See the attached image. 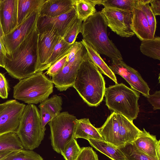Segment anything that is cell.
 Segmentation results:
<instances>
[{
    "instance_id": "cell-1",
    "label": "cell",
    "mask_w": 160,
    "mask_h": 160,
    "mask_svg": "<svg viewBox=\"0 0 160 160\" xmlns=\"http://www.w3.org/2000/svg\"><path fill=\"white\" fill-rule=\"evenodd\" d=\"M38 33L36 28L9 54H6L4 68L19 80L35 73L38 62Z\"/></svg>"
},
{
    "instance_id": "cell-2",
    "label": "cell",
    "mask_w": 160,
    "mask_h": 160,
    "mask_svg": "<svg viewBox=\"0 0 160 160\" xmlns=\"http://www.w3.org/2000/svg\"><path fill=\"white\" fill-rule=\"evenodd\" d=\"M73 87L89 106L97 107L103 100L106 88L104 78L87 52L80 65Z\"/></svg>"
},
{
    "instance_id": "cell-3",
    "label": "cell",
    "mask_w": 160,
    "mask_h": 160,
    "mask_svg": "<svg viewBox=\"0 0 160 160\" xmlns=\"http://www.w3.org/2000/svg\"><path fill=\"white\" fill-rule=\"evenodd\" d=\"M107 22L101 11L97 12L82 23L83 39L99 53L112 60H122L120 52L108 37Z\"/></svg>"
},
{
    "instance_id": "cell-4",
    "label": "cell",
    "mask_w": 160,
    "mask_h": 160,
    "mask_svg": "<svg viewBox=\"0 0 160 160\" xmlns=\"http://www.w3.org/2000/svg\"><path fill=\"white\" fill-rule=\"evenodd\" d=\"M104 96L106 105L109 110L132 122L137 118L139 112L138 92L123 83H118L106 88Z\"/></svg>"
},
{
    "instance_id": "cell-5",
    "label": "cell",
    "mask_w": 160,
    "mask_h": 160,
    "mask_svg": "<svg viewBox=\"0 0 160 160\" xmlns=\"http://www.w3.org/2000/svg\"><path fill=\"white\" fill-rule=\"evenodd\" d=\"M97 129L104 141L117 147L132 142L141 131L132 121L114 112Z\"/></svg>"
},
{
    "instance_id": "cell-6",
    "label": "cell",
    "mask_w": 160,
    "mask_h": 160,
    "mask_svg": "<svg viewBox=\"0 0 160 160\" xmlns=\"http://www.w3.org/2000/svg\"><path fill=\"white\" fill-rule=\"evenodd\" d=\"M53 84L42 72L22 79L13 87V98L28 104H38L48 98Z\"/></svg>"
},
{
    "instance_id": "cell-7",
    "label": "cell",
    "mask_w": 160,
    "mask_h": 160,
    "mask_svg": "<svg viewBox=\"0 0 160 160\" xmlns=\"http://www.w3.org/2000/svg\"><path fill=\"white\" fill-rule=\"evenodd\" d=\"M24 149L32 150L38 148L43 140L39 111L34 104L26 105L16 132Z\"/></svg>"
},
{
    "instance_id": "cell-8",
    "label": "cell",
    "mask_w": 160,
    "mask_h": 160,
    "mask_svg": "<svg viewBox=\"0 0 160 160\" xmlns=\"http://www.w3.org/2000/svg\"><path fill=\"white\" fill-rule=\"evenodd\" d=\"M77 119L68 112H63L48 122L51 145L57 153H61L65 146L74 138Z\"/></svg>"
},
{
    "instance_id": "cell-9",
    "label": "cell",
    "mask_w": 160,
    "mask_h": 160,
    "mask_svg": "<svg viewBox=\"0 0 160 160\" xmlns=\"http://www.w3.org/2000/svg\"><path fill=\"white\" fill-rule=\"evenodd\" d=\"M108 26L119 36L131 37L135 34L131 28L132 12L104 7L101 11Z\"/></svg>"
},
{
    "instance_id": "cell-10",
    "label": "cell",
    "mask_w": 160,
    "mask_h": 160,
    "mask_svg": "<svg viewBox=\"0 0 160 160\" xmlns=\"http://www.w3.org/2000/svg\"><path fill=\"white\" fill-rule=\"evenodd\" d=\"M39 10L32 12L24 21L3 36V44L7 54H9L14 51L36 28Z\"/></svg>"
},
{
    "instance_id": "cell-11",
    "label": "cell",
    "mask_w": 160,
    "mask_h": 160,
    "mask_svg": "<svg viewBox=\"0 0 160 160\" xmlns=\"http://www.w3.org/2000/svg\"><path fill=\"white\" fill-rule=\"evenodd\" d=\"M84 46L67 62L62 69L52 77L51 81L60 91H66L73 87L78 71L83 58L87 53Z\"/></svg>"
},
{
    "instance_id": "cell-12",
    "label": "cell",
    "mask_w": 160,
    "mask_h": 160,
    "mask_svg": "<svg viewBox=\"0 0 160 160\" xmlns=\"http://www.w3.org/2000/svg\"><path fill=\"white\" fill-rule=\"evenodd\" d=\"M109 66L112 72L122 77L133 90L147 97L150 94V88L140 74L134 68L127 65L123 60H112Z\"/></svg>"
},
{
    "instance_id": "cell-13",
    "label": "cell",
    "mask_w": 160,
    "mask_h": 160,
    "mask_svg": "<svg viewBox=\"0 0 160 160\" xmlns=\"http://www.w3.org/2000/svg\"><path fill=\"white\" fill-rule=\"evenodd\" d=\"M25 106L15 99L8 100L5 107L0 112V136L16 132Z\"/></svg>"
},
{
    "instance_id": "cell-14",
    "label": "cell",
    "mask_w": 160,
    "mask_h": 160,
    "mask_svg": "<svg viewBox=\"0 0 160 160\" xmlns=\"http://www.w3.org/2000/svg\"><path fill=\"white\" fill-rule=\"evenodd\" d=\"M76 16L74 7L68 12L55 17L39 16L36 25L37 32L39 33L54 30L63 38L69 26Z\"/></svg>"
},
{
    "instance_id": "cell-15",
    "label": "cell",
    "mask_w": 160,
    "mask_h": 160,
    "mask_svg": "<svg viewBox=\"0 0 160 160\" xmlns=\"http://www.w3.org/2000/svg\"><path fill=\"white\" fill-rule=\"evenodd\" d=\"M62 38L54 30L38 33V62L35 73L45 64L55 46Z\"/></svg>"
},
{
    "instance_id": "cell-16",
    "label": "cell",
    "mask_w": 160,
    "mask_h": 160,
    "mask_svg": "<svg viewBox=\"0 0 160 160\" xmlns=\"http://www.w3.org/2000/svg\"><path fill=\"white\" fill-rule=\"evenodd\" d=\"M141 151L153 160H160V140L143 128L138 137L132 142Z\"/></svg>"
},
{
    "instance_id": "cell-17",
    "label": "cell",
    "mask_w": 160,
    "mask_h": 160,
    "mask_svg": "<svg viewBox=\"0 0 160 160\" xmlns=\"http://www.w3.org/2000/svg\"><path fill=\"white\" fill-rule=\"evenodd\" d=\"M0 20L4 35L18 26V0H1Z\"/></svg>"
},
{
    "instance_id": "cell-18",
    "label": "cell",
    "mask_w": 160,
    "mask_h": 160,
    "mask_svg": "<svg viewBox=\"0 0 160 160\" xmlns=\"http://www.w3.org/2000/svg\"><path fill=\"white\" fill-rule=\"evenodd\" d=\"M131 28L141 41L152 39L149 24L144 12L135 4L132 12Z\"/></svg>"
},
{
    "instance_id": "cell-19",
    "label": "cell",
    "mask_w": 160,
    "mask_h": 160,
    "mask_svg": "<svg viewBox=\"0 0 160 160\" xmlns=\"http://www.w3.org/2000/svg\"><path fill=\"white\" fill-rule=\"evenodd\" d=\"M74 7V0H45L39 10V16L55 17L68 12Z\"/></svg>"
},
{
    "instance_id": "cell-20",
    "label": "cell",
    "mask_w": 160,
    "mask_h": 160,
    "mask_svg": "<svg viewBox=\"0 0 160 160\" xmlns=\"http://www.w3.org/2000/svg\"><path fill=\"white\" fill-rule=\"evenodd\" d=\"M74 138L103 140L97 128L91 124L88 118L77 119Z\"/></svg>"
},
{
    "instance_id": "cell-21",
    "label": "cell",
    "mask_w": 160,
    "mask_h": 160,
    "mask_svg": "<svg viewBox=\"0 0 160 160\" xmlns=\"http://www.w3.org/2000/svg\"><path fill=\"white\" fill-rule=\"evenodd\" d=\"M81 42L86 48L90 58L101 73L108 76L116 83H118L115 74L102 59L100 54L83 39Z\"/></svg>"
},
{
    "instance_id": "cell-22",
    "label": "cell",
    "mask_w": 160,
    "mask_h": 160,
    "mask_svg": "<svg viewBox=\"0 0 160 160\" xmlns=\"http://www.w3.org/2000/svg\"><path fill=\"white\" fill-rule=\"evenodd\" d=\"M88 140L92 146L112 160H126L123 153L117 147L103 140Z\"/></svg>"
},
{
    "instance_id": "cell-23",
    "label": "cell",
    "mask_w": 160,
    "mask_h": 160,
    "mask_svg": "<svg viewBox=\"0 0 160 160\" xmlns=\"http://www.w3.org/2000/svg\"><path fill=\"white\" fill-rule=\"evenodd\" d=\"M45 0H18V25L34 11L38 10Z\"/></svg>"
},
{
    "instance_id": "cell-24",
    "label": "cell",
    "mask_w": 160,
    "mask_h": 160,
    "mask_svg": "<svg viewBox=\"0 0 160 160\" xmlns=\"http://www.w3.org/2000/svg\"><path fill=\"white\" fill-rule=\"evenodd\" d=\"M73 44L68 43L62 38L55 46L51 55L47 62L38 70L37 72H43L47 70L55 62L68 53Z\"/></svg>"
},
{
    "instance_id": "cell-25",
    "label": "cell",
    "mask_w": 160,
    "mask_h": 160,
    "mask_svg": "<svg viewBox=\"0 0 160 160\" xmlns=\"http://www.w3.org/2000/svg\"><path fill=\"white\" fill-rule=\"evenodd\" d=\"M74 3L77 16L82 22L97 12L92 0H74Z\"/></svg>"
},
{
    "instance_id": "cell-26",
    "label": "cell",
    "mask_w": 160,
    "mask_h": 160,
    "mask_svg": "<svg viewBox=\"0 0 160 160\" xmlns=\"http://www.w3.org/2000/svg\"><path fill=\"white\" fill-rule=\"evenodd\" d=\"M140 51L144 55L156 60H160V37L142 41L140 46Z\"/></svg>"
},
{
    "instance_id": "cell-27",
    "label": "cell",
    "mask_w": 160,
    "mask_h": 160,
    "mask_svg": "<svg viewBox=\"0 0 160 160\" xmlns=\"http://www.w3.org/2000/svg\"><path fill=\"white\" fill-rule=\"evenodd\" d=\"M23 148L16 132H10L0 136V152L14 151Z\"/></svg>"
},
{
    "instance_id": "cell-28",
    "label": "cell",
    "mask_w": 160,
    "mask_h": 160,
    "mask_svg": "<svg viewBox=\"0 0 160 160\" xmlns=\"http://www.w3.org/2000/svg\"><path fill=\"white\" fill-rule=\"evenodd\" d=\"M117 147L123 153L126 160H153L138 149L132 142Z\"/></svg>"
},
{
    "instance_id": "cell-29",
    "label": "cell",
    "mask_w": 160,
    "mask_h": 160,
    "mask_svg": "<svg viewBox=\"0 0 160 160\" xmlns=\"http://www.w3.org/2000/svg\"><path fill=\"white\" fill-rule=\"evenodd\" d=\"M1 160H44L39 154L32 150L22 149L12 151Z\"/></svg>"
},
{
    "instance_id": "cell-30",
    "label": "cell",
    "mask_w": 160,
    "mask_h": 160,
    "mask_svg": "<svg viewBox=\"0 0 160 160\" xmlns=\"http://www.w3.org/2000/svg\"><path fill=\"white\" fill-rule=\"evenodd\" d=\"M82 22L77 16L73 20L68 28L62 38L68 43L72 44L75 42L79 33H82Z\"/></svg>"
},
{
    "instance_id": "cell-31",
    "label": "cell",
    "mask_w": 160,
    "mask_h": 160,
    "mask_svg": "<svg viewBox=\"0 0 160 160\" xmlns=\"http://www.w3.org/2000/svg\"><path fill=\"white\" fill-rule=\"evenodd\" d=\"M135 3V0H100L99 5L132 12Z\"/></svg>"
},
{
    "instance_id": "cell-32",
    "label": "cell",
    "mask_w": 160,
    "mask_h": 160,
    "mask_svg": "<svg viewBox=\"0 0 160 160\" xmlns=\"http://www.w3.org/2000/svg\"><path fill=\"white\" fill-rule=\"evenodd\" d=\"M62 103V97L55 95L47 99L40 104L44 107L54 118L61 112Z\"/></svg>"
},
{
    "instance_id": "cell-33",
    "label": "cell",
    "mask_w": 160,
    "mask_h": 160,
    "mask_svg": "<svg viewBox=\"0 0 160 160\" xmlns=\"http://www.w3.org/2000/svg\"><path fill=\"white\" fill-rule=\"evenodd\" d=\"M81 151L76 139L73 138L65 146L61 154L65 160H76Z\"/></svg>"
},
{
    "instance_id": "cell-34",
    "label": "cell",
    "mask_w": 160,
    "mask_h": 160,
    "mask_svg": "<svg viewBox=\"0 0 160 160\" xmlns=\"http://www.w3.org/2000/svg\"><path fill=\"white\" fill-rule=\"evenodd\" d=\"M135 4L144 12L148 22L152 34L154 37L157 27L156 16L153 13L149 4L141 3L139 0H135Z\"/></svg>"
},
{
    "instance_id": "cell-35",
    "label": "cell",
    "mask_w": 160,
    "mask_h": 160,
    "mask_svg": "<svg viewBox=\"0 0 160 160\" xmlns=\"http://www.w3.org/2000/svg\"><path fill=\"white\" fill-rule=\"evenodd\" d=\"M68 54L50 66L46 72V74L52 77L57 74L62 69L67 63Z\"/></svg>"
},
{
    "instance_id": "cell-36",
    "label": "cell",
    "mask_w": 160,
    "mask_h": 160,
    "mask_svg": "<svg viewBox=\"0 0 160 160\" xmlns=\"http://www.w3.org/2000/svg\"><path fill=\"white\" fill-rule=\"evenodd\" d=\"M76 160H99L98 157L92 148L85 147L82 148L81 152Z\"/></svg>"
},
{
    "instance_id": "cell-37",
    "label": "cell",
    "mask_w": 160,
    "mask_h": 160,
    "mask_svg": "<svg viewBox=\"0 0 160 160\" xmlns=\"http://www.w3.org/2000/svg\"><path fill=\"white\" fill-rule=\"evenodd\" d=\"M38 107L40 109L39 113L42 129L45 131L46 130V125L54 118L44 107L40 104Z\"/></svg>"
},
{
    "instance_id": "cell-38",
    "label": "cell",
    "mask_w": 160,
    "mask_h": 160,
    "mask_svg": "<svg viewBox=\"0 0 160 160\" xmlns=\"http://www.w3.org/2000/svg\"><path fill=\"white\" fill-rule=\"evenodd\" d=\"M9 87L8 82L3 74L0 72V97L7 99L8 96Z\"/></svg>"
},
{
    "instance_id": "cell-39",
    "label": "cell",
    "mask_w": 160,
    "mask_h": 160,
    "mask_svg": "<svg viewBox=\"0 0 160 160\" xmlns=\"http://www.w3.org/2000/svg\"><path fill=\"white\" fill-rule=\"evenodd\" d=\"M148 101L153 107V109H160V91H156L153 94L147 97Z\"/></svg>"
},
{
    "instance_id": "cell-40",
    "label": "cell",
    "mask_w": 160,
    "mask_h": 160,
    "mask_svg": "<svg viewBox=\"0 0 160 160\" xmlns=\"http://www.w3.org/2000/svg\"><path fill=\"white\" fill-rule=\"evenodd\" d=\"M83 46L81 41H75L68 52L67 58V62H68L73 57Z\"/></svg>"
},
{
    "instance_id": "cell-41",
    "label": "cell",
    "mask_w": 160,
    "mask_h": 160,
    "mask_svg": "<svg viewBox=\"0 0 160 160\" xmlns=\"http://www.w3.org/2000/svg\"><path fill=\"white\" fill-rule=\"evenodd\" d=\"M150 8L155 16L160 15V0H151Z\"/></svg>"
},
{
    "instance_id": "cell-42",
    "label": "cell",
    "mask_w": 160,
    "mask_h": 160,
    "mask_svg": "<svg viewBox=\"0 0 160 160\" xmlns=\"http://www.w3.org/2000/svg\"><path fill=\"white\" fill-rule=\"evenodd\" d=\"M7 52L0 40V67L4 68Z\"/></svg>"
},
{
    "instance_id": "cell-43",
    "label": "cell",
    "mask_w": 160,
    "mask_h": 160,
    "mask_svg": "<svg viewBox=\"0 0 160 160\" xmlns=\"http://www.w3.org/2000/svg\"><path fill=\"white\" fill-rule=\"evenodd\" d=\"M12 151H4L0 152V160L4 158Z\"/></svg>"
},
{
    "instance_id": "cell-44",
    "label": "cell",
    "mask_w": 160,
    "mask_h": 160,
    "mask_svg": "<svg viewBox=\"0 0 160 160\" xmlns=\"http://www.w3.org/2000/svg\"><path fill=\"white\" fill-rule=\"evenodd\" d=\"M4 35L2 29V28L1 24V22L0 20V40L2 42V43L3 44V36Z\"/></svg>"
},
{
    "instance_id": "cell-45",
    "label": "cell",
    "mask_w": 160,
    "mask_h": 160,
    "mask_svg": "<svg viewBox=\"0 0 160 160\" xmlns=\"http://www.w3.org/2000/svg\"><path fill=\"white\" fill-rule=\"evenodd\" d=\"M8 102V101L6 102L0 103V112L5 107Z\"/></svg>"
},
{
    "instance_id": "cell-46",
    "label": "cell",
    "mask_w": 160,
    "mask_h": 160,
    "mask_svg": "<svg viewBox=\"0 0 160 160\" xmlns=\"http://www.w3.org/2000/svg\"><path fill=\"white\" fill-rule=\"evenodd\" d=\"M1 1V0H0V2Z\"/></svg>"
}]
</instances>
